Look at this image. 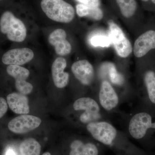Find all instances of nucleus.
Returning <instances> with one entry per match:
<instances>
[{
	"instance_id": "obj_1",
	"label": "nucleus",
	"mask_w": 155,
	"mask_h": 155,
	"mask_svg": "<svg viewBox=\"0 0 155 155\" xmlns=\"http://www.w3.org/2000/svg\"><path fill=\"white\" fill-rule=\"evenodd\" d=\"M41 6L46 15L55 22L69 23L75 17L74 8L64 0H42Z\"/></svg>"
},
{
	"instance_id": "obj_2",
	"label": "nucleus",
	"mask_w": 155,
	"mask_h": 155,
	"mask_svg": "<svg viewBox=\"0 0 155 155\" xmlns=\"http://www.w3.org/2000/svg\"><path fill=\"white\" fill-rule=\"evenodd\" d=\"M0 31L11 41L22 42L27 35V29L22 20L10 11H6L0 18Z\"/></svg>"
},
{
	"instance_id": "obj_3",
	"label": "nucleus",
	"mask_w": 155,
	"mask_h": 155,
	"mask_svg": "<svg viewBox=\"0 0 155 155\" xmlns=\"http://www.w3.org/2000/svg\"><path fill=\"white\" fill-rule=\"evenodd\" d=\"M128 130L133 138L144 139L149 130H155V117L147 112L137 113L130 119Z\"/></svg>"
},
{
	"instance_id": "obj_4",
	"label": "nucleus",
	"mask_w": 155,
	"mask_h": 155,
	"mask_svg": "<svg viewBox=\"0 0 155 155\" xmlns=\"http://www.w3.org/2000/svg\"><path fill=\"white\" fill-rule=\"evenodd\" d=\"M87 129L92 137L102 144L110 147L116 145L117 132L116 128L105 122H94L88 123Z\"/></svg>"
},
{
	"instance_id": "obj_5",
	"label": "nucleus",
	"mask_w": 155,
	"mask_h": 155,
	"mask_svg": "<svg viewBox=\"0 0 155 155\" xmlns=\"http://www.w3.org/2000/svg\"><path fill=\"white\" fill-rule=\"evenodd\" d=\"M110 37L116 52L120 57L126 58L131 54L133 50L129 40L125 36L123 31L113 22L109 23Z\"/></svg>"
},
{
	"instance_id": "obj_6",
	"label": "nucleus",
	"mask_w": 155,
	"mask_h": 155,
	"mask_svg": "<svg viewBox=\"0 0 155 155\" xmlns=\"http://www.w3.org/2000/svg\"><path fill=\"white\" fill-rule=\"evenodd\" d=\"M75 110L84 111L80 116L81 122L88 124L95 122L101 118L100 107L95 100L90 97H81L73 104Z\"/></svg>"
},
{
	"instance_id": "obj_7",
	"label": "nucleus",
	"mask_w": 155,
	"mask_h": 155,
	"mask_svg": "<svg viewBox=\"0 0 155 155\" xmlns=\"http://www.w3.org/2000/svg\"><path fill=\"white\" fill-rule=\"evenodd\" d=\"M8 74L15 80V87L20 93L28 94L33 90L32 84L26 81L30 72L28 69L17 65H9L7 68Z\"/></svg>"
},
{
	"instance_id": "obj_8",
	"label": "nucleus",
	"mask_w": 155,
	"mask_h": 155,
	"mask_svg": "<svg viewBox=\"0 0 155 155\" xmlns=\"http://www.w3.org/2000/svg\"><path fill=\"white\" fill-rule=\"evenodd\" d=\"M41 121L36 116L22 115L14 118L9 122V130L16 134H23L37 128Z\"/></svg>"
},
{
	"instance_id": "obj_9",
	"label": "nucleus",
	"mask_w": 155,
	"mask_h": 155,
	"mask_svg": "<svg viewBox=\"0 0 155 155\" xmlns=\"http://www.w3.org/2000/svg\"><path fill=\"white\" fill-rule=\"evenodd\" d=\"M34 57L33 51L28 48L13 49L4 54L2 62L5 65L21 66L30 62Z\"/></svg>"
},
{
	"instance_id": "obj_10",
	"label": "nucleus",
	"mask_w": 155,
	"mask_h": 155,
	"mask_svg": "<svg viewBox=\"0 0 155 155\" xmlns=\"http://www.w3.org/2000/svg\"><path fill=\"white\" fill-rule=\"evenodd\" d=\"M155 49V31H147L135 41L133 48L134 54L137 58H142L151 50Z\"/></svg>"
},
{
	"instance_id": "obj_11",
	"label": "nucleus",
	"mask_w": 155,
	"mask_h": 155,
	"mask_svg": "<svg viewBox=\"0 0 155 155\" xmlns=\"http://www.w3.org/2000/svg\"><path fill=\"white\" fill-rule=\"evenodd\" d=\"M67 33L64 29L58 28L49 36L48 41L54 47L56 54L59 56H66L72 51V46L67 40Z\"/></svg>"
},
{
	"instance_id": "obj_12",
	"label": "nucleus",
	"mask_w": 155,
	"mask_h": 155,
	"mask_svg": "<svg viewBox=\"0 0 155 155\" xmlns=\"http://www.w3.org/2000/svg\"><path fill=\"white\" fill-rule=\"evenodd\" d=\"M71 70L75 77L84 85H88L94 77V69L92 65L87 60H81L72 64Z\"/></svg>"
},
{
	"instance_id": "obj_13",
	"label": "nucleus",
	"mask_w": 155,
	"mask_h": 155,
	"mask_svg": "<svg viewBox=\"0 0 155 155\" xmlns=\"http://www.w3.org/2000/svg\"><path fill=\"white\" fill-rule=\"evenodd\" d=\"M99 98L101 105L108 111L116 107L119 103V97L115 90L106 81H104L101 84Z\"/></svg>"
},
{
	"instance_id": "obj_14",
	"label": "nucleus",
	"mask_w": 155,
	"mask_h": 155,
	"mask_svg": "<svg viewBox=\"0 0 155 155\" xmlns=\"http://www.w3.org/2000/svg\"><path fill=\"white\" fill-rule=\"evenodd\" d=\"M67 65L66 59L59 57L55 60L52 66L53 81L55 85L58 88H64L67 86L69 82V73L64 72Z\"/></svg>"
},
{
	"instance_id": "obj_15",
	"label": "nucleus",
	"mask_w": 155,
	"mask_h": 155,
	"mask_svg": "<svg viewBox=\"0 0 155 155\" xmlns=\"http://www.w3.org/2000/svg\"><path fill=\"white\" fill-rule=\"evenodd\" d=\"M7 100L9 107L15 114H25L29 113L28 99L25 94L13 93L7 96Z\"/></svg>"
},
{
	"instance_id": "obj_16",
	"label": "nucleus",
	"mask_w": 155,
	"mask_h": 155,
	"mask_svg": "<svg viewBox=\"0 0 155 155\" xmlns=\"http://www.w3.org/2000/svg\"><path fill=\"white\" fill-rule=\"evenodd\" d=\"M69 155H100L99 147L93 142L84 143L79 140H73L70 145Z\"/></svg>"
},
{
	"instance_id": "obj_17",
	"label": "nucleus",
	"mask_w": 155,
	"mask_h": 155,
	"mask_svg": "<svg viewBox=\"0 0 155 155\" xmlns=\"http://www.w3.org/2000/svg\"><path fill=\"white\" fill-rule=\"evenodd\" d=\"M41 146L34 139H26L19 146L20 155H40Z\"/></svg>"
},
{
	"instance_id": "obj_18",
	"label": "nucleus",
	"mask_w": 155,
	"mask_h": 155,
	"mask_svg": "<svg viewBox=\"0 0 155 155\" xmlns=\"http://www.w3.org/2000/svg\"><path fill=\"white\" fill-rule=\"evenodd\" d=\"M143 81L148 98L151 104L155 105V72L152 70L146 71Z\"/></svg>"
},
{
	"instance_id": "obj_19",
	"label": "nucleus",
	"mask_w": 155,
	"mask_h": 155,
	"mask_svg": "<svg viewBox=\"0 0 155 155\" xmlns=\"http://www.w3.org/2000/svg\"><path fill=\"white\" fill-rule=\"evenodd\" d=\"M122 14L125 18H130L134 15L137 8L135 0H116Z\"/></svg>"
},
{
	"instance_id": "obj_20",
	"label": "nucleus",
	"mask_w": 155,
	"mask_h": 155,
	"mask_svg": "<svg viewBox=\"0 0 155 155\" xmlns=\"http://www.w3.org/2000/svg\"><path fill=\"white\" fill-rule=\"evenodd\" d=\"M109 75L110 80L112 83L119 85L123 83L124 78L117 72L116 67L114 64H110L109 65Z\"/></svg>"
},
{
	"instance_id": "obj_21",
	"label": "nucleus",
	"mask_w": 155,
	"mask_h": 155,
	"mask_svg": "<svg viewBox=\"0 0 155 155\" xmlns=\"http://www.w3.org/2000/svg\"><path fill=\"white\" fill-rule=\"evenodd\" d=\"M90 42L94 46L101 47H107L112 43L110 37L103 35L92 37L91 39Z\"/></svg>"
},
{
	"instance_id": "obj_22",
	"label": "nucleus",
	"mask_w": 155,
	"mask_h": 155,
	"mask_svg": "<svg viewBox=\"0 0 155 155\" xmlns=\"http://www.w3.org/2000/svg\"><path fill=\"white\" fill-rule=\"evenodd\" d=\"M90 7L81 4H78L76 5V13L80 17H87Z\"/></svg>"
},
{
	"instance_id": "obj_23",
	"label": "nucleus",
	"mask_w": 155,
	"mask_h": 155,
	"mask_svg": "<svg viewBox=\"0 0 155 155\" xmlns=\"http://www.w3.org/2000/svg\"><path fill=\"white\" fill-rule=\"evenodd\" d=\"M79 4H83L90 8H97L99 7L100 0H75Z\"/></svg>"
},
{
	"instance_id": "obj_24",
	"label": "nucleus",
	"mask_w": 155,
	"mask_h": 155,
	"mask_svg": "<svg viewBox=\"0 0 155 155\" xmlns=\"http://www.w3.org/2000/svg\"><path fill=\"white\" fill-rule=\"evenodd\" d=\"M8 109V103L6 100L0 97V119L5 115Z\"/></svg>"
},
{
	"instance_id": "obj_25",
	"label": "nucleus",
	"mask_w": 155,
	"mask_h": 155,
	"mask_svg": "<svg viewBox=\"0 0 155 155\" xmlns=\"http://www.w3.org/2000/svg\"><path fill=\"white\" fill-rule=\"evenodd\" d=\"M5 155H17L15 152L11 149H9L6 153Z\"/></svg>"
},
{
	"instance_id": "obj_26",
	"label": "nucleus",
	"mask_w": 155,
	"mask_h": 155,
	"mask_svg": "<svg viewBox=\"0 0 155 155\" xmlns=\"http://www.w3.org/2000/svg\"><path fill=\"white\" fill-rule=\"evenodd\" d=\"M141 1H143V2H148V1H149V0H141ZM151 1L155 5V0H151Z\"/></svg>"
},
{
	"instance_id": "obj_27",
	"label": "nucleus",
	"mask_w": 155,
	"mask_h": 155,
	"mask_svg": "<svg viewBox=\"0 0 155 155\" xmlns=\"http://www.w3.org/2000/svg\"><path fill=\"white\" fill-rule=\"evenodd\" d=\"M42 155H51V154L49 152H46L45 153H44Z\"/></svg>"
}]
</instances>
